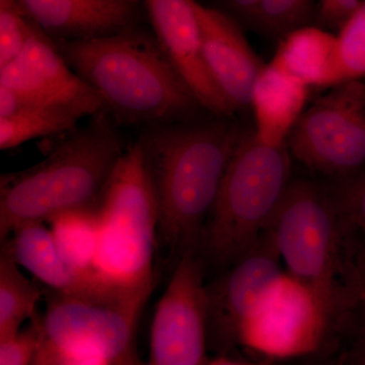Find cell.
<instances>
[{
	"instance_id": "obj_28",
	"label": "cell",
	"mask_w": 365,
	"mask_h": 365,
	"mask_svg": "<svg viewBox=\"0 0 365 365\" xmlns=\"http://www.w3.org/2000/svg\"><path fill=\"white\" fill-rule=\"evenodd\" d=\"M347 284L354 297L355 304L361 309L365 322V246L353 260H347Z\"/></svg>"
},
{
	"instance_id": "obj_24",
	"label": "cell",
	"mask_w": 365,
	"mask_h": 365,
	"mask_svg": "<svg viewBox=\"0 0 365 365\" xmlns=\"http://www.w3.org/2000/svg\"><path fill=\"white\" fill-rule=\"evenodd\" d=\"M20 0L0 4V68L16 59L36 29Z\"/></svg>"
},
{
	"instance_id": "obj_4",
	"label": "cell",
	"mask_w": 365,
	"mask_h": 365,
	"mask_svg": "<svg viewBox=\"0 0 365 365\" xmlns=\"http://www.w3.org/2000/svg\"><path fill=\"white\" fill-rule=\"evenodd\" d=\"M290 155L287 144L269 145L254 130L242 132L201 235L205 268L230 267L268 230L292 182Z\"/></svg>"
},
{
	"instance_id": "obj_14",
	"label": "cell",
	"mask_w": 365,
	"mask_h": 365,
	"mask_svg": "<svg viewBox=\"0 0 365 365\" xmlns=\"http://www.w3.org/2000/svg\"><path fill=\"white\" fill-rule=\"evenodd\" d=\"M193 4L209 73L235 112L246 109L265 64L255 54L239 21L225 11L196 0Z\"/></svg>"
},
{
	"instance_id": "obj_13",
	"label": "cell",
	"mask_w": 365,
	"mask_h": 365,
	"mask_svg": "<svg viewBox=\"0 0 365 365\" xmlns=\"http://www.w3.org/2000/svg\"><path fill=\"white\" fill-rule=\"evenodd\" d=\"M163 51L186 81L202 109L216 117L235 114L209 73L194 0H143Z\"/></svg>"
},
{
	"instance_id": "obj_1",
	"label": "cell",
	"mask_w": 365,
	"mask_h": 365,
	"mask_svg": "<svg viewBox=\"0 0 365 365\" xmlns=\"http://www.w3.org/2000/svg\"><path fill=\"white\" fill-rule=\"evenodd\" d=\"M245 129L228 118L144 127L137 139L158 212V252L176 266L198 252L223 175Z\"/></svg>"
},
{
	"instance_id": "obj_6",
	"label": "cell",
	"mask_w": 365,
	"mask_h": 365,
	"mask_svg": "<svg viewBox=\"0 0 365 365\" xmlns=\"http://www.w3.org/2000/svg\"><path fill=\"white\" fill-rule=\"evenodd\" d=\"M93 279L125 290H153L158 212L138 143L124 151L98 204Z\"/></svg>"
},
{
	"instance_id": "obj_29",
	"label": "cell",
	"mask_w": 365,
	"mask_h": 365,
	"mask_svg": "<svg viewBox=\"0 0 365 365\" xmlns=\"http://www.w3.org/2000/svg\"><path fill=\"white\" fill-rule=\"evenodd\" d=\"M227 7V13L239 23L251 26L257 9L260 6L261 0H222Z\"/></svg>"
},
{
	"instance_id": "obj_17",
	"label": "cell",
	"mask_w": 365,
	"mask_h": 365,
	"mask_svg": "<svg viewBox=\"0 0 365 365\" xmlns=\"http://www.w3.org/2000/svg\"><path fill=\"white\" fill-rule=\"evenodd\" d=\"M271 61L309 88H332L347 81L337 36L317 26H302L287 34Z\"/></svg>"
},
{
	"instance_id": "obj_22",
	"label": "cell",
	"mask_w": 365,
	"mask_h": 365,
	"mask_svg": "<svg viewBox=\"0 0 365 365\" xmlns=\"http://www.w3.org/2000/svg\"><path fill=\"white\" fill-rule=\"evenodd\" d=\"M313 11L314 0H261L250 26L281 40L292 31L309 26Z\"/></svg>"
},
{
	"instance_id": "obj_31",
	"label": "cell",
	"mask_w": 365,
	"mask_h": 365,
	"mask_svg": "<svg viewBox=\"0 0 365 365\" xmlns=\"http://www.w3.org/2000/svg\"><path fill=\"white\" fill-rule=\"evenodd\" d=\"M344 365H365V355L360 354L359 353V356L356 357V359H355L354 361Z\"/></svg>"
},
{
	"instance_id": "obj_7",
	"label": "cell",
	"mask_w": 365,
	"mask_h": 365,
	"mask_svg": "<svg viewBox=\"0 0 365 365\" xmlns=\"http://www.w3.org/2000/svg\"><path fill=\"white\" fill-rule=\"evenodd\" d=\"M267 230L287 273L338 316L355 307L346 280V227L332 190L309 180L290 182Z\"/></svg>"
},
{
	"instance_id": "obj_30",
	"label": "cell",
	"mask_w": 365,
	"mask_h": 365,
	"mask_svg": "<svg viewBox=\"0 0 365 365\" xmlns=\"http://www.w3.org/2000/svg\"><path fill=\"white\" fill-rule=\"evenodd\" d=\"M274 362L270 360L260 359L257 361H242L230 359L227 356H218L213 360H208L204 365H273Z\"/></svg>"
},
{
	"instance_id": "obj_15",
	"label": "cell",
	"mask_w": 365,
	"mask_h": 365,
	"mask_svg": "<svg viewBox=\"0 0 365 365\" xmlns=\"http://www.w3.org/2000/svg\"><path fill=\"white\" fill-rule=\"evenodd\" d=\"M140 0H20L29 18L54 40L104 37L136 26Z\"/></svg>"
},
{
	"instance_id": "obj_27",
	"label": "cell",
	"mask_w": 365,
	"mask_h": 365,
	"mask_svg": "<svg viewBox=\"0 0 365 365\" xmlns=\"http://www.w3.org/2000/svg\"><path fill=\"white\" fill-rule=\"evenodd\" d=\"M361 0H319V16L325 25L340 28Z\"/></svg>"
},
{
	"instance_id": "obj_11",
	"label": "cell",
	"mask_w": 365,
	"mask_h": 365,
	"mask_svg": "<svg viewBox=\"0 0 365 365\" xmlns=\"http://www.w3.org/2000/svg\"><path fill=\"white\" fill-rule=\"evenodd\" d=\"M283 271L272 235L266 230L244 256L206 282L209 340L235 344L240 326Z\"/></svg>"
},
{
	"instance_id": "obj_23",
	"label": "cell",
	"mask_w": 365,
	"mask_h": 365,
	"mask_svg": "<svg viewBox=\"0 0 365 365\" xmlns=\"http://www.w3.org/2000/svg\"><path fill=\"white\" fill-rule=\"evenodd\" d=\"M338 50L346 81L365 76V0L342 24L337 35Z\"/></svg>"
},
{
	"instance_id": "obj_3",
	"label": "cell",
	"mask_w": 365,
	"mask_h": 365,
	"mask_svg": "<svg viewBox=\"0 0 365 365\" xmlns=\"http://www.w3.org/2000/svg\"><path fill=\"white\" fill-rule=\"evenodd\" d=\"M110 114L102 111L76 128L50 155L28 169L0 178V240L28 222L97 208L124 153Z\"/></svg>"
},
{
	"instance_id": "obj_21",
	"label": "cell",
	"mask_w": 365,
	"mask_h": 365,
	"mask_svg": "<svg viewBox=\"0 0 365 365\" xmlns=\"http://www.w3.org/2000/svg\"><path fill=\"white\" fill-rule=\"evenodd\" d=\"M45 292L21 272L20 266L0 254V341L18 335L28 319L37 318V307Z\"/></svg>"
},
{
	"instance_id": "obj_25",
	"label": "cell",
	"mask_w": 365,
	"mask_h": 365,
	"mask_svg": "<svg viewBox=\"0 0 365 365\" xmlns=\"http://www.w3.org/2000/svg\"><path fill=\"white\" fill-rule=\"evenodd\" d=\"M332 193L346 228L359 232L365 246V169L335 181Z\"/></svg>"
},
{
	"instance_id": "obj_18",
	"label": "cell",
	"mask_w": 365,
	"mask_h": 365,
	"mask_svg": "<svg viewBox=\"0 0 365 365\" xmlns=\"http://www.w3.org/2000/svg\"><path fill=\"white\" fill-rule=\"evenodd\" d=\"M1 251L48 289L76 294L91 283L67 265L57 248L51 230L46 227L45 222L24 223L16 227L1 242Z\"/></svg>"
},
{
	"instance_id": "obj_33",
	"label": "cell",
	"mask_w": 365,
	"mask_h": 365,
	"mask_svg": "<svg viewBox=\"0 0 365 365\" xmlns=\"http://www.w3.org/2000/svg\"><path fill=\"white\" fill-rule=\"evenodd\" d=\"M11 1V0H0V4H6V2Z\"/></svg>"
},
{
	"instance_id": "obj_2",
	"label": "cell",
	"mask_w": 365,
	"mask_h": 365,
	"mask_svg": "<svg viewBox=\"0 0 365 365\" xmlns=\"http://www.w3.org/2000/svg\"><path fill=\"white\" fill-rule=\"evenodd\" d=\"M54 42L120 123L145 127L186 121L202 108L153 33L133 26L104 37Z\"/></svg>"
},
{
	"instance_id": "obj_12",
	"label": "cell",
	"mask_w": 365,
	"mask_h": 365,
	"mask_svg": "<svg viewBox=\"0 0 365 365\" xmlns=\"http://www.w3.org/2000/svg\"><path fill=\"white\" fill-rule=\"evenodd\" d=\"M0 86L38 104L78 107L90 117L107 111L97 91L68 66L38 25L21 54L0 68Z\"/></svg>"
},
{
	"instance_id": "obj_8",
	"label": "cell",
	"mask_w": 365,
	"mask_h": 365,
	"mask_svg": "<svg viewBox=\"0 0 365 365\" xmlns=\"http://www.w3.org/2000/svg\"><path fill=\"white\" fill-rule=\"evenodd\" d=\"M337 317L313 288L284 270L240 326L235 344L273 362L299 359L319 349Z\"/></svg>"
},
{
	"instance_id": "obj_16",
	"label": "cell",
	"mask_w": 365,
	"mask_h": 365,
	"mask_svg": "<svg viewBox=\"0 0 365 365\" xmlns=\"http://www.w3.org/2000/svg\"><path fill=\"white\" fill-rule=\"evenodd\" d=\"M311 88L270 61L265 64L252 91L254 133L262 143L280 146L306 108Z\"/></svg>"
},
{
	"instance_id": "obj_32",
	"label": "cell",
	"mask_w": 365,
	"mask_h": 365,
	"mask_svg": "<svg viewBox=\"0 0 365 365\" xmlns=\"http://www.w3.org/2000/svg\"><path fill=\"white\" fill-rule=\"evenodd\" d=\"M360 354H364L365 355V339H364V347H362V351L360 352Z\"/></svg>"
},
{
	"instance_id": "obj_19",
	"label": "cell",
	"mask_w": 365,
	"mask_h": 365,
	"mask_svg": "<svg viewBox=\"0 0 365 365\" xmlns=\"http://www.w3.org/2000/svg\"><path fill=\"white\" fill-rule=\"evenodd\" d=\"M86 117L88 113L78 107L38 104L0 86V148L11 150L40 137L71 133Z\"/></svg>"
},
{
	"instance_id": "obj_9",
	"label": "cell",
	"mask_w": 365,
	"mask_h": 365,
	"mask_svg": "<svg viewBox=\"0 0 365 365\" xmlns=\"http://www.w3.org/2000/svg\"><path fill=\"white\" fill-rule=\"evenodd\" d=\"M302 165L335 181L365 169V83L334 86L302 113L287 139Z\"/></svg>"
},
{
	"instance_id": "obj_26",
	"label": "cell",
	"mask_w": 365,
	"mask_h": 365,
	"mask_svg": "<svg viewBox=\"0 0 365 365\" xmlns=\"http://www.w3.org/2000/svg\"><path fill=\"white\" fill-rule=\"evenodd\" d=\"M41 319L9 339L0 341V365H34L41 343Z\"/></svg>"
},
{
	"instance_id": "obj_5",
	"label": "cell",
	"mask_w": 365,
	"mask_h": 365,
	"mask_svg": "<svg viewBox=\"0 0 365 365\" xmlns=\"http://www.w3.org/2000/svg\"><path fill=\"white\" fill-rule=\"evenodd\" d=\"M151 292L98 283L76 294L47 288L34 365H141L137 325Z\"/></svg>"
},
{
	"instance_id": "obj_20",
	"label": "cell",
	"mask_w": 365,
	"mask_h": 365,
	"mask_svg": "<svg viewBox=\"0 0 365 365\" xmlns=\"http://www.w3.org/2000/svg\"><path fill=\"white\" fill-rule=\"evenodd\" d=\"M47 223L67 265L83 279L93 280L98 242L97 208L67 211Z\"/></svg>"
},
{
	"instance_id": "obj_10",
	"label": "cell",
	"mask_w": 365,
	"mask_h": 365,
	"mask_svg": "<svg viewBox=\"0 0 365 365\" xmlns=\"http://www.w3.org/2000/svg\"><path fill=\"white\" fill-rule=\"evenodd\" d=\"M208 343L205 266L198 252L189 251L155 307L145 365H204Z\"/></svg>"
}]
</instances>
